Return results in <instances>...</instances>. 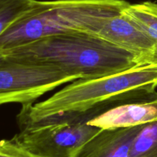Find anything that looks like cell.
Instances as JSON below:
<instances>
[{
	"label": "cell",
	"mask_w": 157,
	"mask_h": 157,
	"mask_svg": "<svg viewBox=\"0 0 157 157\" xmlns=\"http://www.w3.org/2000/svg\"><path fill=\"white\" fill-rule=\"evenodd\" d=\"M78 79V77L51 66L7 57L0 65V106L11 103H32L59 86Z\"/></svg>",
	"instance_id": "obj_4"
},
{
	"label": "cell",
	"mask_w": 157,
	"mask_h": 157,
	"mask_svg": "<svg viewBox=\"0 0 157 157\" xmlns=\"http://www.w3.org/2000/svg\"><path fill=\"white\" fill-rule=\"evenodd\" d=\"M0 157H39L21 147L12 139L0 140Z\"/></svg>",
	"instance_id": "obj_12"
},
{
	"label": "cell",
	"mask_w": 157,
	"mask_h": 157,
	"mask_svg": "<svg viewBox=\"0 0 157 157\" xmlns=\"http://www.w3.org/2000/svg\"><path fill=\"white\" fill-rule=\"evenodd\" d=\"M101 130L87 123H59L19 128L12 139L39 157H74Z\"/></svg>",
	"instance_id": "obj_5"
},
{
	"label": "cell",
	"mask_w": 157,
	"mask_h": 157,
	"mask_svg": "<svg viewBox=\"0 0 157 157\" xmlns=\"http://www.w3.org/2000/svg\"><path fill=\"white\" fill-rule=\"evenodd\" d=\"M4 52L10 59L51 66L79 79L106 76L139 65L129 52L83 32L48 35Z\"/></svg>",
	"instance_id": "obj_2"
},
{
	"label": "cell",
	"mask_w": 157,
	"mask_h": 157,
	"mask_svg": "<svg viewBox=\"0 0 157 157\" xmlns=\"http://www.w3.org/2000/svg\"><path fill=\"white\" fill-rule=\"evenodd\" d=\"M141 126L101 130L84 144L74 157H129Z\"/></svg>",
	"instance_id": "obj_8"
},
{
	"label": "cell",
	"mask_w": 157,
	"mask_h": 157,
	"mask_svg": "<svg viewBox=\"0 0 157 157\" xmlns=\"http://www.w3.org/2000/svg\"><path fill=\"white\" fill-rule=\"evenodd\" d=\"M95 35L131 54L139 65L157 64L156 43L122 12L106 20Z\"/></svg>",
	"instance_id": "obj_6"
},
{
	"label": "cell",
	"mask_w": 157,
	"mask_h": 157,
	"mask_svg": "<svg viewBox=\"0 0 157 157\" xmlns=\"http://www.w3.org/2000/svg\"><path fill=\"white\" fill-rule=\"evenodd\" d=\"M129 157H157V120L142 125L133 140Z\"/></svg>",
	"instance_id": "obj_10"
},
{
	"label": "cell",
	"mask_w": 157,
	"mask_h": 157,
	"mask_svg": "<svg viewBox=\"0 0 157 157\" xmlns=\"http://www.w3.org/2000/svg\"><path fill=\"white\" fill-rule=\"evenodd\" d=\"M157 120V96L113 107L87 122L102 130L144 125Z\"/></svg>",
	"instance_id": "obj_7"
},
{
	"label": "cell",
	"mask_w": 157,
	"mask_h": 157,
	"mask_svg": "<svg viewBox=\"0 0 157 157\" xmlns=\"http://www.w3.org/2000/svg\"><path fill=\"white\" fill-rule=\"evenodd\" d=\"M35 0H0V35L33 6Z\"/></svg>",
	"instance_id": "obj_11"
},
{
	"label": "cell",
	"mask_w": 157,
	"mask_h": 157,
	"mask_svg": "<svg viewBox=\"0 0 157 157\" xmlns=\"http://www.w3.org/2000/svg\"><path fill=\"white\" fill-rule=\"evenodd\" d=\"M7 59V57H6V53H5L4 50H1L0 49V65H1L2 63H4L5 61Z\"/></svg>",
	"instance_id": "obj_13"
},
{
	"label": "cell",
	"mask_w": 157,
	"mask_h": 157,
	"mask_svg": "<svg viewBox=\"0 0 157 157\" xmlns=\"http://www.w3.org/2000/svg\"><path fill=\"white\" fill-rule=\"evenodd\" d=\"M129 4L125 0H35L30 10L0 35V49L55 34L96 35L106 20L121 14Z\"/></svg>",
	"instance_id": "obj_3"
},
{
	"label": "cell",
	"mask_w": 157,
	"mask_h": 157,
	"mask_svg": "<svg viewBox=\"0 0 157 157\" xmlns=\"http://www.w3.org/2000/svg\"><path fill=\"white\" fill-rule=\"evenodd\" d=\"M122 14L157 44V2L146 1L130 3L122 11Z\"/></svg>",
	"instance_id": "obj_9"
},
{
	"label": "cell",
	"mask_w": 157,
	"mask_h": 157,
	"mask_svg": "<svg viewBox=\"0 0 157 157\" xmlns=\"http://www.w3.org/2000/svg\"><path fill=\"white\" fill-rule=\"evenodd\" d=\"M157 64L135 65L127 70L88 79H78L48 99L21 104L18 124H29L64 113H104L121 104L157 96Z\"/></svg>",
	"instance_id": "obj_1"
}]
</instances>
